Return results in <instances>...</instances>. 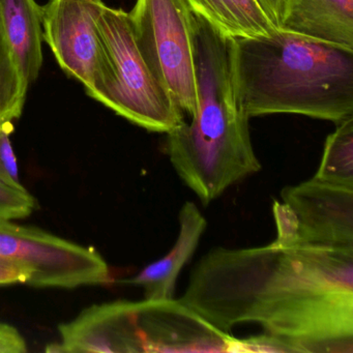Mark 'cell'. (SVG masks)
<instances>
[{"label": "cell", "mask_w": 353, "mask_h": 353, "mask_svg": "<svg viewBox=\"0 0 353 353\" xmlns=\"http://www.w3.org/2000/svg\"><path fill=\"white\" fill-rule=\"evenodd\" d=\"M179 301L225 332L258 323L299 352L352 353L353 248H218Z\"/></svg>", "instance_id": "cell-1"}, {"label": "cell", "mask_w": 353, "mask_h": 353, "mask_svg": "<svg viewBox=\"0 0 353 353\" xmlns=\"http://www.w3.org/2000/svg\"><path fill=\"white\" fill-rule=\"evenodd\" d=\"M233 84L249 119L299 114L340 123L353 117V50L279 30L231 39Z\"/></svg>", "instance_id": "cell-2"}, {"label": "cell", "mask_w": 353, "mask_h": 353, "mask_svg": "<svg viewBox=\"0 0 353 353\" xmlns=\"http://www.w3.org/2000/svg\"><path fill=\"white\" fill-rule=\"evenodd\" d=\"M195 19L197 108L167 133L166 152L181 181L208 205L262 166L233 84L231 39Z\"/></svg>", "instance_id": "cell-3"}, {"label": "cell", "mask_w": 353, "mask_h": 353, "mask_svg": "<svg viewBox=\"0 0 353 353\" xmlns=\"http://www.w3.org/2000/svg\"><path fill=\"white\" fill-rule=\"evenodd\" d=\"M104 61L100 76L85 92L119 117L150 132L168 133L185 114L142 57L129 13L103 8L98 18Z\"/></svg>", "instance_id": "cell-4"}, {"label": "cell", "mask_w": 353, "mask_h": 353, "mask_svg": "<svg viewBox=\"0 0 353 353\" xmlns=\"http://www.w3.org/2000/svg\"><path fill=\"white\" fill-rule=\"evenodd\" d=\"M129 18L146 65L191 117L198 103L195 15L185 0H136Z\"/></svg>", "instance_id": "cell-5"}, {"label": "cell", "mask_w": 353, "mask_h": 353, "mask_svg": "<svg viewBox=\"0 0 353 353\" xmlns=\"http://www.w3.org/2000/svg\"><path fill=\"white\" fill-rule=\"evenodd\" d=\"M0 256L30 268V286L71 289L111 282L108 263L94 248L13 220L0 219Z\"/></svg>", "instance_id": "cell-6"}, {"label": "cell", "mask_w": 353, "mask_h": 353, "mask_svg": "<svg viewBox=\"0 0 353 353\" xmlns=\"http://www.w3.org/2000/svg\"><path fill=\"white\" fill-rule=\"evenodd\" d=\"M103 0H49L43 9V38L70 77L90 88L102 71L98 30Z\"/></svg>", "instance_id": "cell-7"}, {"label": "cell", "mask_w": 353, "mask_h": 353, "mask_svg": "<svg viewBox=\"0 0 353 353\" xmlns=\"http://www.w3.org/2000/svg\"><path fill=\"white\" fill-rule=\"evenodd\" d=\"M143 352H228L231 334L174 299L137 301Z\"/></svg>", "instance_id": "cell-8"}, {"label": "cell", "mask_w": 353, "mask_h": 353, "mask_svg": "<svg viewBox=\"0 0 353 353\" xmlns=\"http://www.w3.org/2000/svg\"><path fill=\"white\" fill-rule=\"evenodd\" d=\"M281 198L299 220L297 245L353 248V188L313 177L285 187Z\"/></svg>", "instance_id": "cell-9"}, {"label": "cell", "mask_w": 353, "mask_h": 353, "mask_svg": "<svg viewBox=\"0 0 353 353\" xmlns=\"http://www.w3.org/2000/svg\"><path fill=\"white\" fill-rule=\"evenodd\" d=\"M205 218L191 201L179 212V233L172 249L127 281L144 289L146 299H172L177 278L199 245L206 229Z\"/></svg>", "instance_id": "cell-10"}, {"label": "cell", "mask_w": 353, "mask_h": 353, "mask_svg": "<svg viewBox=\"0 0 353 353\" xmlns=\"http://www.w3.org/2000/svg\"><path fill=\"white\" fill-rule=\"evenodd\" d=\"M280 30L353 50V0H286Z\"/></svg>", "instance_id": "cell-11"}, {"label": "cell", "mask_w": 353, "mask_h": 353, "mask_svg": "<svg viewBox=\"0 0 353 353\" xmlns=\"http://www.w3.org/2000/svg\"><path fill=\"white\" fill-rule=\"evenodd\" d=\"M0 23L28 86L43 65V9L34 0H0Z\"/></svg>", "instance_id": "cell-12"}, {"label": "cell", "mask_w": 353, "mask_h": 353, "mask_svg": "<svg viewBox=\"0 0 353 353\" xmlns=\"http://www.w3.org/2000/svg\"><path fill=\"white\" fill-rule=\"evenodd\" d=\"M196 17L229 39L268 37L279 28L258 0H185Z\"/></svg>", "instance_id": "cell-13"}, {"label": "cell", "mask_w": 353, "mask_h": 353, "mask_svg": "<svg viewBox=\"0 0 353 353\" xmlns=\"http://www.w3.org/2000/svg\"><path fill=\"white\" fill-rule=\"evenodd\" d=\"M314 179L353 188V117L338 123L327 136Z\"/></svg>", "instance_id": "cell-14"}, {"label": "cell", "mask_w": 353, "mask_h": 353, "mask_svg": "<svg viewBox=\"0 0 353 353\" xmlns=\"http://www.w3.org/2000/svg\"><path fill=\"white\" fill-rule=\"evenodd\" d=\"M28 90V84L0 23V127L20 119Z\"/></svg>", "instance_id": "cell-15"}, {"label": "cell", "mask_w": 353, "mask_h": 353, "mask_svg": "<svg viewBox=\"0 0 353 353\" xmlns=\"http://www.w3.org/2000/svg\"><path fill=\"white\" fill-rule=\"evenodd\" d=\"M13 123L0 127V183L18 191H26L20 179L17 159L12 145Z\"/></svg>", "instance_id": "cell-16"}, {"label": "cell", "mask_w": 353, "mask_h": 353, "mask_svg": "<svg viewBox=\"0 0 353 353\" xmlns=\"http://www.w3.org/2000/svg\"><path fill=\"white\" fill-rule=\"evenodd\" d=\"M37 208L38 202L28 190L18 191L0 183V219L13 221L26 219Z\"/></svg>", "instance_id": "cell-17"}, {"label": "cell", "mask_w": 353, "mask_h": 353, "mask_svg": "<svg viewBox=\"0 0 353 353\" xmlns=\"http://www.w3.org/2000/svg\"><path fill=\"white\" fill-rule=\"evenodd\" d=\"M228 352L294 353L299 352V349L293 343L266 332L265 334H261V336H250V338L245 339L231 336Z\"/></svg>", "instance_id": "cell-18"}, {"label": "cell", "mask_w": 353, "mask_h": 353, "mask_svg": "<svg viewBox=\"0 0 353 353\" xmlns=\"http://www.w3.org/2000/svg\"><path fill=\"white\" fill-rule=\"evenodd\" d=\"M272 214L276 227V237L272 243L278 247H292L297 245L299 224L292 208L285 202L274 200Z\"/></svg>", "instance_id": "cell-19"}, {"label": "cell", "mask_w": 353, "mask_h": 353, "mask_svg": "<svg viewBox=\"0 0 353 353\" xmlns=\"http://www.w3.org/2000/svg\"><path fill=\"white\" fill-rule=\"evenodd\" d=\"M30 268L5 256H0V285L28 284Z\"/></svg>", "instance_id": "cell-20"}, {"label": "cell", "mask_w": 353, "mask_h": 353, "mask_svg": "<svg viewBox=\"0 0 353 353\" xmlns=\"http://www.w3.org/2000/svg\"><path fill=\"white\" fill-rule=\"evenodd\" d=\"M28 344L19 330L11 324L0 322V353H24Z\"/></svg>", "instance_id": "cell-21"}, {"label": "cell", "mask_w": 353, "mask_h": 353, "mask_svg": "<svg viewBox=\"0 0 353 353\" xmlns=\"http://www.w3.org/2000/svg\"><path fill=\"white\" fill-rule=\"evenodd\" d=\"M258 3L263 8L274 26L280 30L281 24L284 19L286 0H258Z\"/></svg>", "instance_id": "cell-22"}]
</instances>
